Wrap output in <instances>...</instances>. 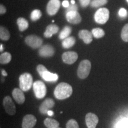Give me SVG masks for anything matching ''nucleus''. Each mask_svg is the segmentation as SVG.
Instances as JSON below:
<instances>
[{"label":"nucleus","mask_w":128,"mask_h":128,"mask_svg":"<svg viewBox=\"0 0 128 128\" xmlns=\"http://www.w3.org/2000/svg\"><path fill=\"white\" fill-rule=\"evenodd\" d=\"M72 93V88L65 82L60 83L54 90V96L58 100H64L70 97Z\"/></svg>","instance_id":"nucleus-1"},{"label":"nucleus","mask_w":128,"mask_h":128,"mask_svg":"<svg viewBox=\"0 0 128 128\" xmlns=\"http://www.w3.org/2000/svg\"><path fill=\"white\" fill-rule=\"evenodd\" d=\"M20 88L23 92H28L33 86V78L29 73H24L19 78Z\"/></svg>","instance_id":"nucleus-2"},{"label":"nucleus","mask_w":128,"mask_h":128,"mask_svg":"<svg viewBox=\"0 0 128 128\" xmlns=\"http://www.w3.org/2000/svg\"><path fill=\"white\" fill-rule=\"evenodd\" d=\"M92 64L88 60H84L80 62L78 66L77 75L81 79H85L89 76Z\"/></svg>","instance_id":"nucleus-3"},{"label":"nucleus","mask_w":128,"mask_h":128,"mask_svg":"<svg viewBox=\"0 0 128 128\" xmlns=\"http://www.w3.org/2000/svg\"><path fill=\"white\" fill-rule=\"evenodd\" d=\"M109 18V11L106 8L98 9L94 14V20L98 24H105Z\"/></svg>","instance_id":"nucleus-4"},{"label":"nucleus","mask_w":128,"mask_h":128,"mask_svg":"<svg viewBox=\"0 0 128 128\" xmlns=\"http://www.w3.org/2000/svg\"><path fill=\"white\" fill-rule=\"evenodd\" d=\"M33 88L34 95L38 99L44 98L46 94V87L44 82L41 81H36L33 83Z\"/></svg>","instance_id":"nucleus-5"},{"label":"nucleus","mask_w":128,"mask_h":128,"mask_svg":"<svg viewBox=\"0 0 128 128\" xmlns=\"http://www.w3.org/2000/svg\"><path fill=\"white\" fill-rule=\"evenodd\" d=\"M3 106L6 113L10 115H14L16 113V108L14 102L10 96H6L3 100Z\"/></svg>","instance_id":"nucleus-6"},{"label":"nucleus","mask_w":128,"mask_h":128,"mask_svg":"<svg viewBox=\"0 0 128 128\" xmlns=\"http://www.w3.org/2000/svg\"><path fill=\"white\" fill-rule=\"evenodd\" d=\"M26 44L33 49L40 47L42 44L43 40L39 37L35 35H30L26 37L25 39Z\"/></svg>","instance_id":"nucleus-7"},{"label":"nucleus","mask_w":128,"mask_h":128,"mask_svg":"<svg viewBox=\"0 0 128 128\" xmlns=\"http://www.w3.org/2000/svg\"><path fill=\"white\" fill-rule=\"evenodd\" d=\"M60 0H50L46 7V10L49 15L54 16L56 14L60 7Z\"/></svg>","instance_id":"nucleus-8"},{"label":"nucleus","mask_w":128,"mask_h":128,"mask_svg":"<svg viewBox=\"0 0 128 128\" xmlns=\"http://www.w3.org/2000/svg\"><path fill=\"white\" fill-rule=\"evenodd\" d=\"M62 60L64 63L71 65L76 62L78 59V54L72 51H69L64 53L62 56Z\"/></svg>","instance_id":"nucleus-9"},{"label":"nucleus","mask_w":128,"mask_h":128,"mask_svg":"<svg viewBox=\"0 0 128 128\" xmlns=\"http://www.w3.org/2000/svg\"><path fill=\"white\" fill-rule=\"evenodd\" d=\"M36 118L33 114H27L22 122V128H33L36 124Z\"/></svg>","instance_id":"nucleus-10"},{"label":"nucleus","mask_w":128,"mask_h":128,"mask_svg":"<svg viewBox=\"0 0 128 128\" xmlns=\"http://www.w3.org/2000/svg\"><path fill=\"white\" fill-rule=\"evenodd\" d=\"M55 106V102L52 98H46L39 107V111L42 114H47Z\"/></svg>","instance_id":"nucleus-11"},{"label":"nucleus","mask_w":128,"mask_h":128,"mask_svg":"<svg viewBox=\"0 0 128 128\" xmlns=\"http://www.w3.org/2000/svg\"><path fill=\"white\" fill-rule=\"evenodd\" d=\"M86 122L88 128H96L98 123V118L94 113H88L86 116Z\"/></svg>","instance_id":"nucleus-12"},{"label":"nucleus","mask_w":128,"mask_h":128,"mask_svg":"<svg viewBox=\"0 0 128 128\" xmlns=\"http://www.w3.org/2000/svg\"><path fill=\"white\" fill-rule=\"evenodd\" d=\"M66 18L67 21L72 24H78L81 22V17L77 11L66 12Z\"/></svg>","instance_id":"nucleus-13"},{"label":"nucleus","mask_w":128,"mask_h":128,"mask_svg":"<svg viewBox=\"0 0 128 128\" xmlns=\"http://www.w3.org/2000/svg\"><path fill=\"white\" fill-rule=\"evenodd\" d=\"M54 48L49 44L42 46L39 50V55L42 57H51L54 55Z\"/></svg>","instance_id":"nucleus-14"},{"label":"nucleus","mask_w":128,"mask_h":128,"mask_svg":"<svg viewBox=\"0 0 128 128\" xmlns=\"http://www.w3.org/2000/svg\"><path fill=\"white\" fill-rule=\"evenodd\" d=\"M12 95L16 102L19 104H22L25 102V96L23 93V91L20 88H14L12 92Z\"/></svg>","instance_id":"nucleus-15"},{"label":"nucleus","mask_w":128,"mask_h":128,"mask_svg":"<svg viewBox=\"0 0 128 128\" xmlns=\"http://www.w3.org/2000/svg\"><path fill=\"white\" fill-rule=\"evenodd\" d=\"M79 37L82 39L85 44H90L92 40V34L87 30H80L79 32Z\"/></svg>","instance_id":"nucleus-16"},{"label":"nucleus","mask_w":128,"mask_h":128,"mask_svg":"<svg viewBox=\"0 0 128 128\" xmlns=\"http://www.w3.org/2000/svg\"><path fill=\"white\" fill-rule=\"evenodd\" d=\"M41 77L48 82H56L58 79V76L56 74H53L48 71L44 72Z\"/></svg>","instance_id":"nucleus-17"},{"label":"nucleus","mask_w":128,"mask_h":128,"mask_svg":"<svg viewBox=\"0 0 128 128\" xmlns=\"http://www.w3.org/2000/svg\"><path fill=\"white\" fill-rule=\"evenodd\" d=\"M59 30L58 26L55 24H50L48 26L46 31L44 33V36L47 38H51L53 34H56Z\"/></svg>","instance_id":"nucleus-18"},{"label":"nucleus","mask_w":128,"mask_h":128,"mask_svg":"<svg viewBox=\"0 0 128 128\" xmlns=\"http://www.w3.org/2000/svg\"><path fill=\"white\" fill-rule=\"evenodd\" d=\"M75 44H76V39L74 37L71 36L68 37L66 39H64V41L62 42V44L64 48L68 49V48L72 47Z\"/></svg>","instance_id":"nucleus-19"},{"label":"nucleus","mask_w":128,"mask_h":128,"mask_svg":"<svg viewBox=\"0 0 128 128\" xmlns=\"http://www.w3.org/2000/svg\"><path fill=\"white\" fill-rule=\"evenodd\" d=\"M44 124L48 128H56L60 126V123L55 119L46 118L44 120Z\"/></svg>","instance_id":"nucleus-20"},{"label":"nucleus","mask_w":128,"mask_h":128,"mask_svg":"<svg viewBox=\"0 0 128 128\" xmlns=\"http://www.w3.org/2000/svg\"><path fill=\"white\" fill-rule=\"evenodd\" d=\"M17 23V24L18 26L19 30H20V31L22 32L24 31L25 30H26L27 28H28V22L26 20L25 18L20 17V18H18Z\"/></svg>","instance_id":"nucleus-21"},{"label":"nucleus","mask_w":128,"mask_h":128,"mask_svg":"<svg viewBox=\"0 0 128 128\" xmlns=\"http://www.w3.org/2000/svg\"><path fill=\"white\" fill-rule=\"evenodd\" d=\"M72 31L71 28L69 26H66L64 28V29L60 32V35H59V38L60 39L64 40L66 38H68L71 34Z\"/></svg>","instance_id":"nucleus-22"},{"label":"nucleus","mask_w":128,"mask_h":128,"mask_svg":"<svg viewBox=\"0 0 128 128\" xmlns=\"http://www.w3.org/2000/svg\"><path fill=\"white\" fill-rule=\"evenodd\" d=\"M12 60V55L8 52L3 53L0 56V62L1 64H7Z\"/></svg>","instance_id":"nucleus-23"},{"label":"nucleus","mask_w":128,"mask_h":128,"mask_svg":"<svg viewBox=\"0 0 128 128\" xmlns=\"http://www.w3.org/2000/svg\"><path fill=\"white\" fill-rule=\"evenodd\" d=\"M10 35L9 32L6 29V28L1 27L0 28V38L1 40H8L10 39Z\"/></svg>","instance_id":"nucleus-24"},{"label":"nucleus","mask_w":128,"mask_h":128,"mask_svg":"<svg viewBox=\"0 0 128 128\" xmlns=\"http://www.w3.org/2000/svg\"><path fill=\"white\" fill-rule=\"evenodd\" d=\"M92 34L94 38L99 39L104 36V32L103 29L100 28H95L92 30Z\"/></svg>","instance_id":"nucleus-25"},{"label":"nucleus","mask_w":128,"mask_h":128,"mask_svg":"<svg viewBox=\"0 0 128 128\" xmlns=\"http://www.w3.org/2000/svg\"><path fill=\"white\" fill-rule=\"evenodd\" d=\"M108 2V0H92L91 2V6L94 8L100 7Z\"/></svg>","instance_id":"nucleus-26"},{"label":"nucleus","mask_w":128,"mask_h":128,"mask_svg":"<svg viewBox=\"0 0 128 128\" xmlns=\"http://www.w3.org/2000/svg\"><path fill=\"white\" fill-rule=\"evenodd\" d=\"M121 38L123 40L128 42V24H126L123 28L121 33Z\"/></svg>","instance_id":"nucleus-27"},{"label":"nucleus","mask_w":128,"mask_h":128,"mask_svg":"<svg viewBox=\"0 0 128 128\" xmlns=\"http://www.w3.org/2000/svg\"><path fill=\"white\" fill-rule=\"evenodd\" d=\"M41 16L42 12L40 11L39 10H34L32 12L30 17H31V19L33 21H36L39 20L41 17Z\"/></svg>","instance_id":"nucleus-28"},{"label":"nucleus","mask_w":128,"mask_h":128,"mask_svg":"<svg viewBox=\"0 0 128 128\" xmlns=\"http://www.w3.org/2000/svg\"><path fill=\"white\" fill-rule=\"evenodd\" d=\"M66 128H79V125L76 120L70 119L69 120L66 124Z\"/></svg>","instance_id":"nucleus-29"},{"label":"nucleus","mask_w":128,"mask_h":128,"mask_svg":"<svg viewBox=\"0 0 128 128\" xmlns=\"http://www.w3.org/2000/svg\"><path fill=\"white\" fill-rule=\"evenodd\" d=\"M117 128H128V119L120 120L116 126Z\"/></svg>","instance_id":"nucleus-30"},{"label":"nucleus","mask_w":128,"mask_h":128,"mask_svg":"<svg viewBox=\"0 0 128 128\" xmlns=\"http://www.w3.org/2000/svg\"><path fill=\"white\" fill-rule=\"evenodd\" d=\"M37 71H38V73H39L40 76H42L44 72L48 71V70L46 69V67L44 66L43 65H38V66H37Z\"/></svg>","instance_id":"nucleus-31"},{"label":"nucleus","mask_w":128,"mask_h":128,"mask_svg":"<svg viewBox=\"0 0 128 128\" xmlns=\"http://www.w3.org/2000/svg\"><path fill=\"white\" fill-rule=\"evenodd\" d=\"M118 14H119V16L121 18H126L128 16L127 10L126 9L124 8H122L119 10Z\"/></svg>","instance_id":"nucleus-32"},{"label":"nucleus","mask_w":128,"mask_h":128,"mask_svg":"<svg viewBox=\"0 0 128 128\" xmlns=\"http://www.w3.org/2000/svg\"><path fill=\"white\" fill-rule=\"evenodd\" d=\"M78 7L76 4H71L70 6L67 8L66 12H72V11H77Z\"/></svg>","instance_id":"nucleus-33"},{"label":"nucleus","mask_w":128,"mask_h":128,"mask_svg":"<svg viewBox=\"0 0 128 128\" xmlns=\"http://www.w3.org/2000/svg\"><path fill=\"white\" fill-rule=\"evenodd\" d=\"M91 0H80V2L82 7H86L90 3Z\"/></svg>","instance_id":"nucleus-34"},{"label":"nucleus","mask_w":128,"mask_h":128,"mask_svg":"<svg viewBox=\"0 0 128 128\" xmlns=\"http://www.w3.org/2000/svg\"><path fill=\"white\" fill-rule=\"evenodd\" d=\"M6 7H5L3 5L1 4V6H0V13H1V14H2L6 13Z\"/></svg>","instance_id":"nucleus-35"},{"label":"nucleus","mask_w":128,"mask_h":128,"mask_svg":"<svg viewBox=\"0 0 128 128\" xmlns=\"http://www.w3.org/2000/svg\"><path fill=\"white\" fill-rule=\"evenodd\" d=\"M70 4L69 3L68 1H66V0H65V1H64L63 2H62V6H63V7L66 8L70 6Z\"/></svg>","instance_id":"nucleus-36"},{"label":"nucleus","mask_w":128,"mask_h":128,"mask_svg":"<svg viewBox=\"0 0 128 128\" xmlns=\"http://www.w3.org/2000/svg\"><path fill=\"white\" fill-rule=\"evenodd\" d=\"M1 73H2V75L3 76H7V73L6 72V71H5L4 70H2V72H1Z\"/></svg>","instance_id":"nucleus-37"},{"label":"nucleus","mask_w":128,"mask_h":128,"mask_svg":"<svg viewBox=\"0 0 128 128\" xmlns=\"http://www.w3.org/2000/svg\"><path fill=\"white\" fill-rule=\"evenodd\" d=\"M47 114L48 115H49V116H52L53 114H54V112H53L52 111H51V110H49V111L48 112Z\"/></svg>","instance_id":"nucleus-38"},{"label":"nucleus","mask_w":128,"mask_h":128,"mask_svg":"<svg viewBox=\"0 0 128 128\" xmlns=\"http://www.w3.org/2000/svg\"><path fill=\"white\" fill-rule=\"evenodd\" d=\"M3 49H4V48H3V45L2 44H1V46H0V50H1V52H2Z\"/></svg>","instance_id":"nucleus-39"},{"label":"nucleus","mask_w":128,"mask_h":128,"mask_svg":"<svg viewBox=\"0 0 128 128\" xmlns=\"http://www.w3.org/2000/svg\"><path fill=\"white\" fill-rule=\"evenodd\" d=\"M71 3L72 4H75V3H76V2H75L74 0H71Z\"/></svg>","instance_id":"nucleus-40"},{"label":"nucleus","mask_w":128,"mask_h":128,"mask_svg":"<svg viewBox=\"0 0 128 128\" xmlns=\"http://www.w3.org/2000/svg\"><path fill=\"white\" fill-rule=\"evenodd\" d=\"M126 1H127V2H128V0H126Z\"/></svg>","instance_id":"nucleus-41"},{"label":"nucleus","mask_w":128,"mask_h":128,"mask_svg":"<svg viewBox=\"0 0 128 128\" xmlns=\"http://www.w3.org/2000/svg\"><path fill=\"white\" fill-rule=\"evenodd\" d=\"M60 128V127H58V128Z\"/></svg>","instance_id":"nucleus-42"}]
</instances>
